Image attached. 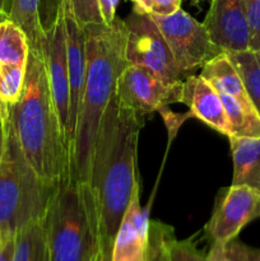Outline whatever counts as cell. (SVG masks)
Here are the masks:
<instances>
[{"label":"cell","mask_w":260,"mask_h":261,"mask_svg":"<svg viewBox=\"0 0 260 261\" xmlns=\"http://www.w3.org/2000/svg\"><path fill=\"white\" fill-rule=\"evenodd\" d=\"M144 115L117 102H110L94 145L89 185L96 198L101 250L111 261L117 231L139 188L138 139L144 126Z\"/></svg>","instance_id":"1"},{"label":"cell","mask_w":260,"mask_h":261,"mask_svg":"<svg viewBox=\"0 0 260 261\" xmlns=\"http://www.w3.org/2000/svg\"><path fill=\"white\" fill-rule=\"evenodd\" d=\"M87 74L75 134L70 147L69 180L89 182L94 145L102 119L115 97L116 82L127 65L126 28L115 18L111 24L84 25Z\"/></svg>","instance_id":"2"},{"label":"cell","mask_w":260,"mask_h":261,"mask_svg":"<svg viewBox=\"0 0 260 261\" xmlns=\"http://www.w3.org/2000/svg\"><path fill=\"white\" fill-rule=\"evenodd\" d=\"M10 117L28 162L48 185L69 180L70 152L61 126L42 55H28L19 101L10 105Z\"/></svg>","instance_id":"3"},{"label":"cell","mask_w":260,"mask_h":261,"mask_svg":"<svg viewBox=\"0 0 260 261\" xmlns=\"http://www.w3.org/2000/svg\"><path fill=\"white\" fill-rule=\"evenodd\" d=\"M50 261H92L101 250L96 198L89 182L58 186L45 216Z\"/></svg>","instance_id":"4"},{"label":"cell","mask_w":260,"mask_h":261,"mask_svg":"<svg viewBox=\"0 0 260 261\" xmlns=\"http://www.w3.org/2000/svg\"><path fill=\"white\" fill-rule=\"evenodd\" d=\"M4 152L0 162V231L3 239L15 236L31 222L45 218L58 186L37 175L23 153L12 117L0 122Z\"/></svg>","instance_id":"5"},{"label":"cell","mask_w":260,"mask_h":261,"mask_svg":"<svg viewBox=\"0 0 260 261\" xmlns=\"http://www.w3.org/2000/svg\"><path fill=\"white\" fill-rule=\"evenodd\" d=\"M124 23L126 28L125 58L127 65L147 69L167 84L181 83L185 79L149 13L133 8Z\"/></svg>","instance_id":"6"},{"label":"cell","mask_w":260,"mask_h":261,"mask_svg":"<svg viewBox=\"0 0 260 261\" xmlns=\"http://www.w3.org/2000/svg\"><path fill=\"white\" fill-rule=\"evenodd\" d=\"M149 14L160 28L176 65L185 78L203 68L214 56L223 53L212 42L203 23L198 22L185 10L178 9L171 15Z\"/></svg>","instance_id":"7"},{"label":"cell","mask_w":260,"mask_h":261,"mask_svg":"<svg viewBox=\"0 0 260 261\" xmlns=\"http://www.w3.org/2000/svg\"><path fill=\"white\" fill-rule=\"evenodd\" d=\"M259 217L260 191L247 185H231L217 195L204 234L211 245L224 244L237 239L242 228Z\"/></svg>","instance_id":"8"},{"label":"cell","mask_w":260,"mask_h":261,"mask_svg":"<svg viewBox=\"0 0 260 261\" xmlns=\"http://www.w3.org/2000/svg\"><path fill=\"white\" fill-rule=\"evenodd\" d=\"M181 87L183 82L167 84L147 69L126 65L117 78L115 96L119 105L147 116L180 102Z\"/></svg>","instance_id":"9"},{"label":"cell","mask_w":260,"mask_h":261,"mask_svg":"<svg viewBox=\"0 0 260 261\" xmlns=\"http://www.w3.org/2000/svg\"><path fill=\"white\" fill-rule=\"evenodd\" d=\"M42 58L50 83L54 103L60 119L61 126L69 143V105H70V84H69L68 59H66L65 24L63 9L58 0L53 20L43 25ZM70 152V144H69Z\"/></svg>","instance_id":"10"},{"label":"cell","mask_w":260,"mask_h":261,"mask_svg":"<svg viewBox=\"0 0 260 261\" xmlns=\"http://www.w3.org/2000/svg\"><path fill=\"white\" fill-rule=\"evenodd\" d=\"M203 24L212 42L224 53L250 48L245 0H212Z\"/></svg>","instance_id":"11"},{"label":"cell","mask_w":260,"mask_h":261,"mask_svg":"<svg viewBox=\"0 0 260 261\" xmlns=\"http://www.w3.org/2000/svg\"><path fill=\"white\" fill-rule=\"evenodd\" d=\"M63 9L64 24H65L66 59H68L69 84H70V105H69V144L71 147L82 97L84 92L87 74L86 33L84 28L76 19L73 7L68 0H59Z\"/></svg>","instance_id":"12"},{"label":"cell","mask_w":260,"mask_h":261,"mask_svg":"<svg viewBox=\"0 0 260 261\" xmlns=\"http://www.w3.org/2000/svg\"><path fill=\"white\" fill-rule=\"evenodd\" d=\"M180 102L190 109L191 116L229 138L231 129L221 94L200 74L184 79Z\"/></svg>","instance_id":"13"},{"label":"cell","mask_w":260,"mask_h":261,"mask_svg":"<svg viewBox=\"0 0 260 261\" xmlns=\"http://www.w3.org/2000/svg\"><path fill=\"white\" fill-rule=\"evenodd\" d=\"M233 176L232 185H247L260 191V138L229 137Z\"/></svg>","instance_id":"14"},{"label":"cell","mask_w":260,"mask_h":261,"mask_svg":"<svg viewBox=\"0 0 260 261\" xmlns=\"http://www.w3.org/2000/svg\"><path fill=\"white\" fill-rule=\"evenodd\" d=\"M200 75L219 93L235 97L240 101L251 102L239 70L224 51L204 64Z\"/></svg>","instance_id":"15"},{"label":"cell","mask_w":260,"mask_h":261,"mask_svg":"<svg viewBox=\"0 0 260 261\" xmlns=\"http://www.w3.org/2000/svg\"><path fill=\"white\" fill-rule=\"evenodd\" d=\"M8 18L24 31L31 53L42 55L43 24L41 18V0H10Z\"/></svg>","instance_id":"16"},{"label":"cell","mask_w":260,"mask_h":261,"mask_svg":"<svg viewBox=\"0 0 260 261\" xmlns=\"http://www.w3.org/2000/svg\"><path fill=\"white\" fill-rule=\"evenodd\" d=\"M13 261H50L45 218L31 222L15 233Z\"/></svg>","instance_id":"17"},{"label":"cell","mask_w":260,"mask_h":261,"mask_svg":"<svg viewBox=\"0 0 260 261\" xmlns=\"http://www.w3.org/2000/svg\"><path fill=\"white\" fill-rule=\"evenodd\" d=\"M221 94L231 135L239 138H260V115L252 102H244L235 97Z\"/></svg>","instance_id":"18"},{"label":"cell","mask_w":260,"mask_h":261,"mask_svg":"<svg viewBox=\"0 0 260 261\" xmlns=\"http://www.w3.org/2000/svg\"><path fill=\"white\" fill-rule=\"evenodd\" d=\"M30 45L24 31L7 19L0 22V64L27 66Z\"/></svg>","instance_id":"19"},{"label":"cell","mask_w":260,"mask_h":261,"mask_svg":"<svg viewBox=\"0 0 260 261\" xmlns=\"http://www.w3.org/2000/svg\"><path fill=\"white\" fill-rule=\"evenodd\" d=\"M241 75L250 101L260 115V51L226 53Z\"/></svg>","instance_id":"20"},{"label":"cell","mask_w":260,"mask_h":261,"mask_svg":"<svg viewBox=\"0 0 260 261\" xmlns=\"http://www.w3.org/2000/svg\"><path fill=\"white\" fill-rule=\"evenodd\" d=\"M206 256L209 261H260V249L233 239L224 244H212Z\"/></svg>","instance_id":"21"},{"label":"cell","mask_w":260,"mask_h":261,"mask_svg":"<svg viewBox=\"0 0 260 261\" xmlns=\"http://www.w3.org/2000/svg\"><path fill=\"white\" fill-rule=\"evenodd\" d=\"M25 69L23 65L0 64V97L8 105L19 101L25 82Z\"/></svg>","instance_id":"22"},{"label":"cell","mask_w":260,"mask_h":261,"mask_svg":"<svg viewBox=\"0 0 260 261\" xmlns=\"http://www.w3.org/2000/svg\"><path fill=\"white\" fill-rule=\"evenodd\" d=\"M168 261H209L208 256L200 251L193 242V239L177 240L171 233L166 242Z\"/></svg>","instance_id":"23"},{"label":"cell","mask_w":260,"mask_h":261,"mask_svg":"<svg viewBox=\"0 0 260 261\" xmlns=\"http://www.w3.org/2000/svg\"><path fill=\"white\" fill-rule=\"evenodd\" d=\"M173 228L168 224L158 221H149V233H148V254L150 261H168L166 252V242Z\"/></svg>","instance_id":"24"},{"label":"cell","mask_w":260,"mask_h":261,"mask_svg":"<svg viewBox=\"0 0 260 261\" xmlns=\"http://www.w3.org/2000/svg\"><path fill=\"white\" fill-rule=\"evenodd\" d=\"M71 4L76 19L82 25L105 23L97 0H68Z\"/></svg>","instance_id":"25"},{"label":"cell","mask_w":260,"mask_h":261,"mask_svg":"<svg viewBox=\"0 0 260 261\" xmlns=\"http://www.w3.org/2000/svg\"><path fill=\"white\" fill-rule=\"evenodd\" d=\"M250 28V50L260 51V0H245Z\"/></svg>","instance_id":"26"},{"label":"cell","mask_w":260,"mask_h":261,"mask_svg":"<svg viewBox=\"0 0 260 261\" xmlns=\"http://www.w3.org/2000/svg\"><path fill=\"white\" fill-rule=\"evenodd\" d=\"M183 0H153L150 13L155 15H171L181 9Z\"/></svg>","instance_id":"27"},{"label":"cell","mask_w":260,"mask_h":261,"mask_svg":"<svg viewBox=\"0 0 260 261\" xmlns=\"http://www.w3.org/2000/svg\"><path fill=\"white\" fill-rule=\"evenodd\" d=\"M102 19L106 24H111L116 18V8L120 0H97Z\"/></svg>","instance_id":"28"},{"label":"cell","mask_w":260,"mask_h":261,"mask_svg":"<svg viewBox=\"0 0 260 261\" xmlns=\"http://www.w3.org/2000/svg\"><path fill=\"white\" fill-rule=\"evenodd\" d=\"M15 236L3 239L0 242V261H13L14 259Z\"/></svg>","instance_id":"29"},{"label":"cell","mask_w":260,"mask_h":261,"mask_svg":"<svg viewBox=\"0 0 260 261\" xmlns=\"http://www.w3.org/2000/svg\"><path fill=\"white\" fill-rule=\"evenodd\" d=\"M134 3V8L138 10H142V12L150 13L152 10V4L153 0H133Z\"/></svg>","instance_id":"30"},{"label":"cell","mask_w":260,"mask_h":261,"mask_svg":"<svg viewBox=\"0 0 260 261\" xmlns=\"http://www.w3.org/2000/svg\"><path fill=\"white\" fill-rule=\"evenodd\" d=\"M10 114V105H8L4 99L0 97V122L7 120Z\"/></svg>","instance_id":"31"},{"label":"cell","mask_w":260,"mask_h":261,"mask_svg":"<svg viewBox=\"0 0 260 261\" xmlns=\"http://www.w3.org/2000/svg\"><path fill=\"white\" fill-rule=\"evenodd\" d=\"M10 8V0H0V20H4L8 18Z\"/></svg>","instance_id":"32"},{"label":"cell","mask_w":260,"mask_h":261,"mask_svg":"<svg viewBox=\"0 0 260 261\" xmlns=\"http://www.w3.org/2000/svg\"><path fill=\"white\" fill-rule=\"evenodd\" d=\"M3 152H4V135H3V130L0 129V162H2Z\"/></svg>","instance_id":"33"},{"label":"cell","mask_w":260,"mask_h":261,"mask_svg":"<svg viewBox=\"0 0 260 261\" xmlns=\"http://www.w3.org/2000/svg\"><path fill=\"white\" fill-rule=\"evenodd\" d=\"M92 261H107V260H106V257L103 256V254H102V250H99L98 254L93 257V260Z\"/></svg>","instance_id":"34"},{"label":"cell","mask_w":260,"mask_h":261,"mask_svg":"<svg viewBox=\"0 0 260 261\" xmlns=\"http://www.w3.org/2000/svg\"><path fill=\"white\" fill-rule=\"evenodd\" d=\"M147 247H148V246H147ZM134 261H150L149 254H148V249H147V251H145L144 255H142V256L138 257V259L134 260Z\"/></svg>","instance_id":"35"},{"label":"cell","mask_w":260,"mask_h":261,"mask_svg":"<svg viewBox=\"0 0 260 261\" xmlns=\"http://www.w3.org/2000/svg\"><path fill=\"white\" fill-rule=\"evenodd\" d=\"M190 2H191V4L195 5V7H199V5H200V3L205 2V0H190Z\"/></svg>","instance_id":"36"},{"label":"cell","mask_w":260,"mask_h":261,"mask_svg":"<svg viewBox=\"0 0 260 261\" xmlns=\"http://www.w3.org/2000/svg\"><path fill=\"white\" fill-rule=\"evenodd\" d=\"M2 240H3V236H2V231H0V242H2Z\"/></svg>","instance_id":"37"},{"label":"cell","mask_w":260,"mask_h":261,"mask_svg":"<svg viewBox=\"0 0 260 261\" xmlns=\"http://www.w3.org/2000/svg\"><path fill=\"white\" fill-rule=\"evenodd\" d=\"M0 22H2V20H0Z\"/></svg>","instance_id":"38"}]
</instances>
